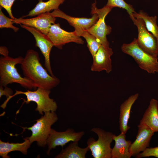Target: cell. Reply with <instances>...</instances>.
I'll return each mask as SVG.
<instances>
[{
  "instance_id": "7a4b0ae2",
  "label": "cell",
  "mask_w": 158,
  "mask_h": 158,
  "mask_svg": "<svg viewBox=\"0 0 158 158\" xmlns=\"http://www.w3.org/2000/svg\"><path fill=\"white\" fill-rule=\"evenodd\" d=\"M23 59L21 56L16 58L9 56L0 57V85L4 87L8 84L16 83L28 90H36V86L28 78L22 77L16 67V65L21 64Z\"/></svg>"
},
{
  "instance_id": "484cf974",
  "label": "cell",
  "mask_w": 158,
  "mask_h": 158,
  "mask_svg": "<svg viewBox=\"0 0 158 158\" xmlns=\"http://www.w3.org/2000/svg\"><path fill=\"white\" fill-rule=\"evenodd\" d=\"M151 156L158 158V146L154 147H147L142 152L136 155L135 157L137 158H141Z\"/></svg>"
},
{
  "instance_id": "603a6c76",
  "label": "cell",
  "mask_w": 158,
  "mask_h": 158,
  "mask_svg": "<svg viewBox=\"0 0 158 158\" xmlns=\"http://www.w3.org/2000/svg\"><path fill=\"white\" fill-rule=\"evenodd\" d=\"M81 36L83 37L85 40L89 50L92 58H94L98 49L102 45L101 43L94 36L87 30L84 31Z\"/></svg>"
},
{
  "instance_id": "8992f818",
  "label": "cell",
  "mask_w": 158,
  "mask_h": 158,
  "mask_svg": "<svg viewBox=\"0 0 158 158\" xmlns=\"http://www.w3.org/2000/svg\"><path fill=\"white\" fill-rule=\"evenodd\" d=\"M91 131L98 136L97 140L90 137L87 142L92 156L94 158H111L112 148L111 144L115 135L98 128H93Z\"/></svg>"
},
{
  "instance_id": "cb8c5ba5",
  "label": "cell",
  "mask_w": 158,
  "mask_h": 158,
  "mask_svg": "<svg viewBox=\"0 0 158 158\" xmlns=\"http://www.w3.org/2000/svg\"><path fill=\"white\" fill-rule=\"evenodd\" d=\"M106 5L112 8L114 7H118L125 9L130 16H132L133 13L135 12L132 6L127 4L123 0H108Z\"/></svg>"
},
{
  "instance_id": "e0dca14e",
  "label": "cell",
  "mask_w": 158,
  "mask_h": 158,
  "mask_svg": "<svg viewBox=\"0 0 158 158\" xmlns=\"http://www.w3.org/2000/svg\"><path fill=\"white\" fill-rule=\"evenodd\" d=\"M113 140L115 144L111 150V158H130L132 156L130 148L132 143L126 139V134L122 133L118 135H114Z\"/></svg>"
},
{
  "instance_id": "7402d4cb",
  "label": "cell",
  "mask_w": 158,
  "mask_h": 158,
  "mask_svg": "<svg viewBox=\"0 0 158 158\" xmlns=\"http://www.w3.org/2000/svg\"><path fill=\"white\" fill-rule=\"evenodd\" d=\"M132 16L135 18H141L143 20L147 29L156 38L158 44V26L156 16H149L142 11H140L138 13L135 12L133 13Z\"/></svg>"
},
{
  "instance_id": "277c9868",
  "label": "cell",
  "mask_w": 158,
  "mask_h": 158,
  "mask_svg": "<svg viewBox=\"0 0 158 158\" xmlns=\"http://www.w3.org/2000/svg\"><path fill=\"white\" fill-rule=\"evenodd\" d=\"M122 51L132 56L139 67L150 73L158 72V58L151 55L143 50L134 38L129 44H123L121 47Z\"/></svg>"
},
{
  "instance_id": "83f0119b",
  "label": "cell",
  "mask_w": 158,
  "mask_h": 158,
  "mask_svg": "<svg viewBox=\"0 0 158 158\" xmlns=\"http://www.w3.org/2000/svg\"><path fill=\"white\" fill-rule=\"evenodd\" d=\"M3 87L0 85V97L3 95H5L7 98L8 97L12 95L13 94V92L12 89L7 86L4 87V88Z\"/></svg>"
},
{
  "instance_id": "9a60e30c",
  "label": "cell",
  "mask_w": 158,
  "mask_h": 158,
  "mask_svg": "<svg viewBox=\"0 0 158 158\" xmlns=\"http://www.w3.org/2000/svg\"><path fill=\"white\" fill-rule=\"evenodd\" d=\"M113 54L111 48L107 49L101 45L93 58L91 71L99 72L104 70L107 73H109L112 70L110 57Z\"/></svg>"
},
{
  "instance_id": "ac0fdd59",
  "label": "cell",
  "mask_w": 158,
  "mask_h": 158,
  "mask_svg": "<svg viewBox=\"0 0 158 158\" xmlns=\"http://www.w3.org/2000/svg\"><path fill=\"white\" fill-rule=\"evenodd\" d=\"M138 96V93L130 96L120 106L119 125L121 133L126 134L130 128L128 123L131 108Z\"/></svg>"
},
{
  "instance_id": "8fae6325",
  "label": "cell",
  "mask_w": 158,
  "mask_h": 158,
  "mask_svg": "<svg viewBox=\"0 0 158 158\" xmlns=\"http://www.w3.org/2000/svg\"><path fill=\"white\" fill-rule=\"evenodd\" d=\"M21 28L31 33L35 40V46L40 49L44 58V66L50 75L54 76L51 66L50 55L52 47L54 45L46 35L37 29L27 25H20Z\"/></svg>"
},
{
  "instance_id": "3957f363",
  "label": "cell",
  "mask_w": 158,
  "mask_h": 158,
  "mask_svg": "<svg viewBox=\"0 0 158 158\" xmlns=\"http://www.w3.org/2000/svg\"><path fill=\"white\" fill-rule=\"evenodd\" d=\"M16 92L12 95L7 98L1 107L4 109L9 101L13 97L19 94H23L26 97L27 99H22L24 103L28 104L31 102H35L37 107L35 110L39 112L41 115L47 112H55L58 108L56 102L52 99L50 98L49 95L51 90L40 87H37L34 91L27 90L26 92L16 90Z\"/></svg>"
},
{
  "instance_id": "2e32d148",
  "label": "cell",
  "mask_w": 158,
  "mask_h": 158,
  "mask_svg": "<svg viewBox=\"0 0 158 158\" xmlns=\"http://www.w3.org/2000/svg\"><path fill=\"white\" fill-rule=\"evenodd\" d=\"M140 124L145 125L154 132H158V102L152 99L149 105L145 110L141 119Z\"/></svg>"
},
{
  "instance_id": "6da1fadb",
  "label": "cell",
  "mask_w": 158,
  "mask_h": 158,
  "mask_svg": "<svg viewBox=\"0 0 158 158\" xmlns=\"http://www.w3.org/2000/svg\"><path fill=\"white\" fill-rule=\"evenodd\" d=\"M25 77L30 80L37 87L51 90L57 86L60 80L49 74L40 62L38 53L28 50L20 64Z\"/></svg>"
},
{
  "instance_id": "5bb4252c",
  "label": "cell",
  "mask_w": 158,
  "mask_h": 158,
  "mask_svg": "<svg viewBox=\"0 0 158 158\" xmlns=\"http://www.w3.org/2000/svg\"><path fill=\"white\" fill-rule=\"evenodd\" d=\"M138 127L136 138L131 144L129 149L133 156H135L149 147L150 140L154 133L145 125L140 124Z\"/></svg>"
},
{
  "instance_id": "5b68a950",
  "label": "cell",
  "mask_w": 158,
  "mask_h": 158,
  "mask_svg": "<svg viewBox=\"0 0 158 158\" xmlns=\"http://www.w3.org/2000/svg\"><path fill=\"white\" fill-rule=\"evenodd\" d=\"M58 120L55 112H47L44 115L36 120V123L31 127L23 128L30 130L31 135L26 138L32 143L36 141L37 145L44 147L47 144V141L51 132V126Z\"/></svg>"
},
{
  "instance_id": "ffe728a7",
  "label": "cell",
  "mask_w": 158,
  "mask_h": 158,
  "mask_svg": "<svg viewBox=\"0 0 158 158\" xmlns=\"http://www.w3.org/2000/svg\"><path fill=\"white\" fill-rule=\"evenodd\" d=\"M24 141L21 143H9L5 142L0 140V156L3 158H9L8 155L10 152L13 151H19L23 154L26 155L28 149L30 147L32 143L29 140L24 138Z\"/></svg>"
},
{
  "instance_id": "4316f807",
  "label": "cell",
  "mask_w": 158,
  "mask_h": 158,
  "mask_svg": "<svg viewBox=\"0 0 158 158\" xmlns=\"http://www.w3.org/2000/svg\"><path fill=\"white\" fill-rule=\"evenodd\" d=\"M16 0H0V6L4 8L7 11L11 18L14 19L12 12L11 8L14 2ZM23 1L24 0H20Z\"/></svg>"
},
{
  "instance_id": "7c38bea8",
  "label": "cell",
  "mask_w": 158,
  "mask_h": 158,
  "mask_svg": "<svg viewBox=\"0 0 158 158\" xmlns=\"http://www.w3.org/2000/svg\"><path fill=\"white\" fill-rule=\"evenodd\" d=\"M56 18L50 12L43 13L36 17L25 18L22 17L13 19L14 23L27 25L34 28L47 35L51 26L55 23Z\"/></svg>"
},
{
  "instance_id": "44dd1931",
  "label": "cell",
  "mask_w": 158,
  "mask_h": 158,
  "mask_svg": "<svg viewBox=\"0 0 158 158\" xmlns=\"http://www.w3.org/2000/svg\"><path fill=\"white\" fill-rule=\"evenodd\" d=\"M90 150L87 146L85 148L79 146L78 142H71L68 146L63 149L56 158H85Z\"/></svg>"
},
{
  "instance_id": "9c48e42d",
  "label": "cell",
  "mask_w": 158,
  "mask_h": 158,
  "mask_svg": "<svg viewBox=\"0 0 158 158\" xmlns=\"http://www.w3.org/2000/svg\"><path fill=\"white\" fill-rule=\"evenodd\" d=\"M47 36L55 46L61 49L67 43L73 42L83 44L84 41L75 32H68L62 29L59 23L53 24L47 35Z\"/></svg>"
},
{
  "instance_id": "f1b7e54d",
  "label": "cell",
  "mask_w": 158,
  "mask_h": 158,
  "mask_svg": "<svg viewBox=\"0 0 158 158\" xmlns=\"http://www.w3.org/2000/svg\"><path fill=\"white\" fill-rule=\"evenodd\" d=\"M9 51L7 48L5 46H1L0 47V54L3 56H8Z\"/></svg>"
},
{
  "instance_id": "ba28073f",
  "label": "cell",
  "mask_w": 158,
  "mask_h": 158,
  "mask_svg": "<svg viewBox=\"0 0 158 158\" xmlns=\"http://www.w3.org/2000/svg\"><path fill=\"white\" fill-rule=\"evenodd\" d=\"M138 29L137 39L139 47L148 54L155 57L158 56V44L156 38L147 29L145 23L141 18L130 16Z\"/></svg>"
},
{
  "instance_id": "4fadbf2b",
  "label": "cell",
  "mask_w": 158,
  "mask_h": 158,
  "mask_svg": "<svg viewBox=\"0 0 158 158\" xmlns=\"http://www.w3.org/2000/svg\"><path fill=\"white\" fill-rule=\"evenodd\" d=\"M55 17H59L66 20L75 29V32L80 37L85 30H87L98 21L99 17L97 13L92 14L90 18L75 17L69 16L59 9L54 10L51 13Z\"/></svg>"
},
{
  "instance_id": "d6986e66",
  "label": "cell",
  "mask_w": 158,
  "mask_h": 158,
  "mask_svg": "<svg viewBox=\"0 0 158 158\" xmlns=\"http://www.w3.org/2000/svg\"><path fill=\"white\" fill-rule=\"evenodd\" d=\"M44 0H38V2L35 7L30 11L28 13L23 16V18L27 17H33L47 12H49L52 10L59 9V6L62 4L65 0H49L44 1Z\"/></svg>"
},
{
  "instance_id": "52a82bcc",
  "label": "cell",
  "mask_w": 158,
  "mask_h": 158,
  "mask_svg": "<svg viewBox=\"0 0 158 158\" xmlns=\"http://www.w3.org/2000/svg\"><path fill=\"white\" fill-rule=\"evenodd\" d=\"M112 8L106 5L102 8L98 9L96 7V2L92 4L91 14L97 13L99 19L94 25L87 30L94 36L101 43V45L107 49L110 47L107 36L111 33V28L106 24L105 19Z\"/></svg>"
},
{
  "instance_id": "d4e9b609",
  "label": "cell",
  "mask_w": 158,
  "mask_h": 158,
  "mask_svg": "<svg viewBox=\"0 0 158 158\" xmlns=\"http://www.w3.org/2000/svg\"><path fill=\"white\" fill-rule=\"evenodd\" d=\"M2 8L0 6V28H10L14 32H17L19 28L13 25V19L6 16L3 13Z\"/></svg>"
},
{
  "instance_id": "30bf717a",
  "label": "cell",
  "mask_w": 158,
  "mask_h": 158,
  "mask_svg": "<svg viewBox=\"0 0 158 158\" xmlns=\"http://www.w3.org/2000/svg\"><path fill=\"white\" fill-rule=\"evenodd\" d=\"M84 131L75 132L72 128H68L64 131L59 132L51 128L50 134L47 141L49 154L51 150L60 146L63 147L70 142H79L84 135Z\"/></svg>"
}]
</instances>
